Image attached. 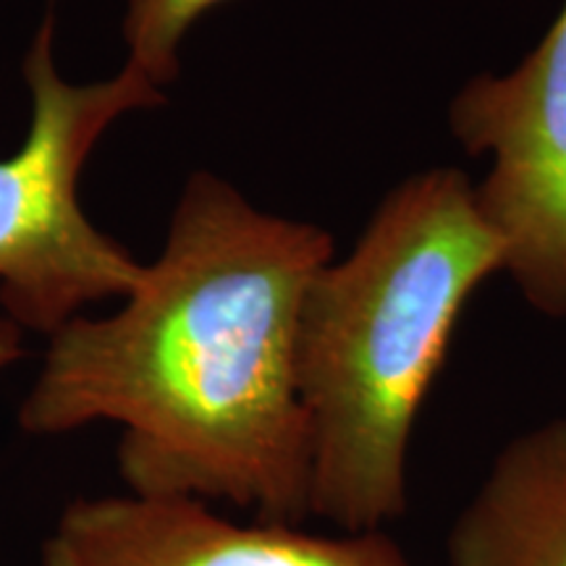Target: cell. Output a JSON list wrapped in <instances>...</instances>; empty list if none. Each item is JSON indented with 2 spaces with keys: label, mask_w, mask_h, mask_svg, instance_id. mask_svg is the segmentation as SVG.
Returning a JSON list of instances; mask_svg holds the SVG:
<instances>
[{
  "label": "cell",
  "mask_w": 566,
  "mask_h": 566,
  "mask_svg": "<svg viewBox=\"0 0 566 566\" xmlns=\"http://www.w3.org/2000/svg\"><path fill=\"white\" fill-rule=\"evenodd\" d=\"M334 260L321 226L273 216L200 171L184 184L158 260L105 317L48 336L19 407L27 436L122 428L126 491L310 520L300 321Z\"/></svg>",
  "instance_id": "obj_1"
},
{
  "label": "cell",
  "mask_w": 566,
  "mask_h": 566,
  "mask_svg": "<svg viewBox=\"0 0 566 566\" xmlns=\"http://www.w3.org/2000/svg\"><path fill=\"white\" fill-rule=\"evenodd\" d=\"M504 265L475 184L443 166L396 184L352 252L317 273L300 321L310 520L365 533L405 514L424 396L467 300Z\"/></svg>",
  "instance_id": "obj_2"
},
{
  "label": "cell",
  "mask_w": 566,
  "mask_h": 566,
  "mask_svg": "<svg viewBox=\"0 0 566 566\" xmlns=\"http://www.w3.org/2000/svg\"><path fill=\"white\" fill-rule=\"evenodd\" d=\"M48 11L21 63L30 90V132L0 158V307L21 331L51 336L87 304L126 296L145 265L90 221L80 176L103 134L126 113L166 95L124 66L111 80L74 84L53 55Z\"/></svg>",
  "instance_id": "obj_3"
},
{
  "label": "cell",
  "mask_w": 566,
  "mask_h": 566,
  "mask_svg": "<svg viewBox=\"0 0 566 566\" xmlns=\"http://www.w3.org/2000/svg\"><path fill=\"white\" fill-rule=\"evenodd\" d=\"M449 124L467 153L491 158L475 197L504 271L530 307L566 317V0L520 66L457 92Z\"/></svg>",
  "instance_id": "obj_4"
},
{
  "label": "cell",
  "mask_w": 566,
  "mask_h": 566,
  "mask_svg": "<svg viewBox=\"0 0 566 566\" xmlns=\"http://www.w3.org/2000/svg\"><path fill=\"white\" fill-rule=\"evenodd\" d=\"M42 566H415L386 530L310 533L292 522H237L195 499L108 493L63 509Z\"/></svg>",
  "instance_id": "obj_5"
},
{
  "label": "cell",
  "mask_w": 566,
  "mask_h": 566,
  "mask_svg": "<svg viewBox=\"0 0 566 566\" xmlns=\"http://www.w3.org/2000/svg\"><path fill=\"white\" fill-rule=\"evenodd\" d=\"M449 566H566V415L514 436L451 522Z\"/></svg>",
  "instance_id": "obj_6"
},
{
  "label": "cell",
  "mask_w": 566,
  "mask_h": 566,
  "mask_svg": "<svg viewBox=\"0 0 566 566\" xmlns=\"http://www.w3.org/2000/svg\"><path fill=\"white\" fill-rule=\"evenodd\" d=\"M229 0H124V45L132 71L166 87L179 76V51L205 13Z\"/></svg>",
  "instance_id": "obj_7"
},
{
  "label": "cell",
  "mask_w": 566,
  "mask_h": 566,
  "mask_svg": "<svg viewBox=\"0 0 566 566\" xmlns=\"http://www.w3.org/2000/svg\"><path fill=\"white\" fill-rule=\"evenodd\" d=\"M24 357V331L0 313V375Z\"/></svg>",
  "instance_id": "obj_8"
}]
</instances>
